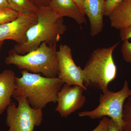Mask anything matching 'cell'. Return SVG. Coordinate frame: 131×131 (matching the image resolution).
<instances>
[{
    "mask_svg": "<svg viewBox=\"0 0 131 131\" xmlns=\"http://www.w3.org/2000/svg\"><path fill=\"white\" fill-rule=\"evenodd\" d=\"M21 77L16 76V89L12 97L23 94L33 108H44L50 103H57L58 94L63 84L58 77L48 78L24 70Z\"/></svg>",
    "mask_w": 131,
    "mask_h": 131,
    "instance_id": "6da1fadb",
    "label": "cell"
},
{
    "mask_svg": "<svg viewBox=\"0 0 131 131\" xmlns=\"http://www.w3.org/2000/svg\"><path fill=\"white\" fill-rule=\"evenodd\" d=\"M35 14L37 21L27 31L26 42L23 44H17L13 49L18 54H27L43 42L49 45L56 44L66 31L63 18L57 16L49 6L38 8Z\"/></svg>",
    "mask_w": 131,
    "mask_h": 131,
    "instance_id": "7a4b0ae2",
    "label": "cell"
},
{
    "mask_svg": "<svg viewBox=\"0 0 131 131\" xmlns=\"http://www.w3.org/2000/svg\"><path fill=\"white\" fill-rule=\"evenodd\" d=\"M57 47V44L49 45L43 42L37 49L24 55L18 54L12 49L5 58V63L14 65L21 70L42 74L45 77H57L58 71Z\"/></svg>",
    "mask_w": 131,
    "mask_h": 131,
    "instance_id": "3957f363",
    "label": "cell"
},
{
    "mask_svg": "<svg viewBox=\"0 0 131 131\" xmlns=\"http://www.w3.org/2000/svg\"><path fill=\"white\" fill-rule=\"evenodd\" d=\"M119 42L107 48H100L91 53L82 69L84 86L94 87L103 91L117 77V68L113 53Z\"/></svg>",
    "mask_w": 131,
    "mask_h": 131,
    "instance_id": "277c9868",
    "label": "cell"
},
{
    "mask_svg": "<svg viewBox=\"0 0 131 131\" xmlns=\"http://www.w3.org/2000/svg\"><path fill=\"white\" fill-rule=\"evenodd\" d=\"M131 95V90L127 80L119 91L113 92L108 89L103 91L99 98L98 106L91 111L79 113L81 117H89L93 119H100L106 116L114 121L120 129L123 130V110L125 101Z\"/></svg>",
    "mask_w": 131,
    "mask_h": 131,
    "instance_id": "5b68a950",
    "label": "cell"
},
{
    "mask_svg": "<svg viewBox=\"0 0 131 131\" xmlns=\"http://www.w3.org/2000/svg\"><path fill=\"white\" fill-rule=\"evenodd\" d=\"M18 102H12L7 108L6 123L9 127L8 131H34L43 120L42 109H35L27 102L23 94L14 96Z\"/></svg>",
    "mask_w": 131,
    "mask_h": 131,
    "instance_id": "8992f818",
    "label": "cell"
},
{
    "mask_svg": "<svg viewBox=\"0 0 131 131\" xmlns=\"http://www.w3.org/2000/svg\"><path fill=\"white\" fill-rule=\"evenodd\" d=\"M57 77L65 84L80 86L86 91L87 88L83 83L82 69L74 62L70 47L67 45H60L57 51Z\"/></svg>",
    "mask_w": 131,
    "mask_h": 131,
    "instance_id": "52a82bcc",
    "label": "cell"
},
{
    "mask_svg": "<svg viewBox=\"0 0 131 131\" xmlns=\"http://www.w3.org/2000/svg\"><path fill=\"white\" fill-rule=\"evenodd\" d=\"M36 14H19L13 21L0 26V42L6 40L15 41L17 44L25 43L29 29L37 22Z\"/></svg>",
    "mask_w": 131,
    "mask_h": 131,
    "instance_id": "ba28073f",
    "label": "cell"
},
{
    "mask_svg": "<svg viewBox=\"0 0 131 131\" xmlns=\"http://www.w3.org/2000/svg\"><path fill=\"white\" fill-rule=\"evenodd\" d=\"M84 89L80 86L64 83L58 94L56 110L62 117L67 118L83 106L86 98Z\"/></svg>",
    "mask_w": 131,
    "mask_h": 131,
    "instance_id": "9c48e42d",
    "label": "cell"
},
{
    "mask_svg": "<svg viewBox=\"0 0 131 131\" xmlns=\"http://www.w3.org/2000/svg\"><path fill=\"white\" fill-rule=\"evenodd\" d=\"M83 11L89 20L90 35L94 37L100 33L104 27L105 0H84Z\"/></svg>",
    "mask_w": 131,
    "mask_h": 131,
    "instance_id": "30bf717a",
    "label": "cell"
},
{
    "mask_svg": "<svg viewBox=\"0 0 131 131\" xmlns=\"http://www.w3.org/2000/svg\"><path fill=\"white\" fill-rule=\"evenodd\" d=\"M49 6L59 17L71 18L79 25L86 24L85 15L73 0H52Z\"/></svg>",
    "mask_w": 131,
    "mask_h": 131,
    "instance_id": "8fae6325",
    "label": "cell"
},
{
    "mask_svg": "<svg viewBox=\"0 0 131 131\" xmlns=\"http://www.w3.org/2000/svg\"><path fill=\"white\" fill-rule=\"evenodd\" d=\"M15 77L12 70H5L0 73V115L12 102L11 98L16 89Z\"/></svg>",
    "mask_w": 131,
    "mask_h": 131,
    "instance_id": "7c38bea8",
    "label": "cell"
},
{
    "mask_svg": "<svg viewBox=\"0 0 131 131\" xmlns=\"http://www.w3.org/2000/svg\"><path fill=\"white\" fill-rule=\"evenodd\" d=\"M112 27L120 30L131 25V0H123L108 16Z\"/></svg>",
    "mask_w": 131,
    "mask_h": 131,
    "instance_id": "4fadbf2b",
    "label": "cell"
},
{
    "mask_svg": "<svg viewBox=\"0 0 131 131\" xmlns=\"http://www.w3.org/2000/svg\"><path fill=\"white\" fill-rule=\"evenodd\" d=\"M9 7L19 14L35 13L38 8L29 0H7Z\"/></svg>",
    "mask_w": 131,
    "mask_h": 131,
    "instance_id": "5bb4252c",
    "label": "cell"
},
{
    "mask_svg": "<svg viewBox=\"0 0 131 131\" xmlns=\"http://www.w3.org/2000/svg\"><path fill=\"white\" fill-rule=\"evenodd\" d=\"M19 14L10 7L0 9V26L13 21Z\"/></svg>",
    "mask_w": 131,
    "mask_h": 131,
    "instance_id": "9a60e30c",
    "label": "cell"
},
{
    "mask_svg": "<svg viewBox=\"0 0 131 131\" xmlns=\"http://www.w3.org/2000/svg\"><path fill=\"white\" fill-rule=\"evenodd\" d=\"M124 42L121 48L123 59L126 62L131 63V42L129 40Z\"/></svg>",
    "mask_w": 131,
    "mask_h": 131,
    "instance_id": "2e32d148",
    "label": "cell"
},
{
    "mask_svg": "<svg viewBox=\"0 0 131 131\" xmlns=\"http://www.w3.org/2000/svg\"><path fill=\"white\" fill-rule=\"evenodd\" d=\"M123 0H105L104 16H108L113 9Z\"/></svg>",
    "mask_w": 131,
    "mask_h": 131,
    "instance_id": "e0dca14e",
    "label": "cell"
},
{
    "mask_svg": "<svg viewBox=\"0 0 131 131\" xmlns=\"http://www.w3.org/2000/svg\"><path fill=\"white\" fill-rule=\"evenodd\" d=\"M110 119L103 117L96 127L91 131H108V127Z\"/></svg>",
    "mask_w": 131,
    "mask_h": 131,
    "instance_id": "ac0fdd59",
    "label": "cell"
},
{
    "mask_svg": "<svg viewBox=\"0 0 131 131\" xmlns=\"http://www.w3.org/2000/svg\"><path fill=\"white\" fill-rule=\"evenodd\" d=\"M123 130L131 131V113L123 112Z\"/></svg>",
    "mask_w": 131,
    "mask_h": 131,
    "instance_id": "d6986e66",
    "label": "cell"
},
{
    "mask_svg": "<svg viewBox=\"0 0 131 131\" xmlns=\"http://www.w3.org/2000/svg\"><path fill=\"white\" fill-rule=\"evenodd\" d=\"M119 30L120 36L122 41L125 42L131 38V25Z\"/></svg>",
    "mask_w": 131,
    "mask_h": 131,
    "instance_id": "ffe728a7",
    "label": "cell"
},
{
    "mask_svg": "<svg viewBox=\"0 0 131 131\" xmlns=\"http://www.w3.org/2000/svg\"><path fill=\"white\" fill-rule=\"evenodd\" d=\"M38 8L49 6L52 0H29Z\"/></svg>",
    "mask_w": 131,
    "mask_h": 131,
    "instance_id": "44dd1931",
    "label": "cell"
},
{
    "mask_svg": "<svg viewBox=\"0 0 131 131\" xmlns=\"http://www.w3.org/2000/svg\"><path fill=\"white\" fill-rule=\"evenodd\" d=\"M108 131H122L114 121L110 119L108 127Z\"/></svg>",
    "mask_w": 131,
    "mask_h": 131,
    "instance_id": "7402d4cb",
    "label": "cell"
},
{
    "mask_svg": "<svg viewBox=\"0 0 131 131\" xmlns=\"http://www.w3.org/2000/svg\"><path fill=\"white\" fill-rule=\"evenodd\" d=\"M127 99L126 103L124 105L123 112L131 113V95Z\"/></svg>",
    "mask_w": 131,
    "mask_h": 131,
    "instance_id": "603a6c76",
    "label": "cell"
},
{
    "mask_svg": "<svg viewBox=\"0 0 131 131\" xmlns=\"http://www.w3.org/2000/svg\"><path fill=\"white\" fill-rule=\"evenodd\" d=\"M9 7L7 0H0V9Z\"/></svg>",
    "mask_w": 131,
    "mask_h": 131,
    "instance_id": "cb8c5ba5",
    "label": "cell"
},
{
    "mask_svg": "<svg viewBox=\"0 0 131 131\" xmlns=\"http://www.w3.org/2000/svg\"><path fill=\"white\" fill-rule=\"evenodd\" d=\"M75 3L80 8V9L82 10V12H83V1L84 0H73Z\"/></svg>",
    "mask_w": 131,
    "mask_h": 131,
    "instance_id": "d4e9b609",
    "label": "cell"
},
{
    "mask_svg": "<svg viewBox=\"0 0 131 131\" xmlns=\"http://www.w3.org/2000/svg\"><path fill=\"white\" fill-rule=\"evenodd\" d=\"M3 42L4 41H2V42H0V50H1V47L2 46L3 44Z\"/></svg>",
    "mask_w": 131,
    "mask_h": 131,
    "instance_id": "484cf974",
    "label": "cell"
},
{
    "mask_svg": "<svg viewBox=\"0 0 131 131\" xmlns=\"http://www.w3.org/2000/svg\"><path fill=\"white\" fill-rule=\"evenodd\" d=\"M123 131H124V130H123Z\"/></svg>",
    "mask_w": 131,
    "mask_h": 131,
    "instance_id": "4316f807",
    "label": "cell"
}]
</instances>
